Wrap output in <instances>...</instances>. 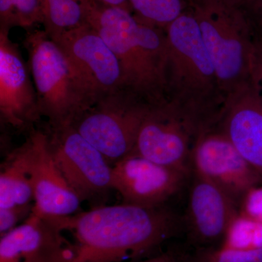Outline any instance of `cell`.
Listing matches in <instances>:
<instances>
[{
  "mask_svg": "<svg viewBox=\"0 0 262 262\" xmlns=\"http://www.w3.org/2000/svg\"><path fill=\"white\" fill-rule=\"evenodd\" d=\"M193 262H262V248L237 250L223 247L201 248Z\"/></svg>",
  "mask_w": 262,
  "mask_h": 262,
  "instance_id": "44dd1931",
  "label": "cell"
},
{
  "mask_svg": "<svg viewBox=\"0 0 262 262\" xmlns=\"http://www.w3.org/2000/svg\"><path fill=\"white\" fill-rule=\"evenodd\" d=\"M220 246L237 250L262 248V222L239 212L229 226Z\"/></svg>",
  "mask_w": 262,
  "mask_h": 262,
  "instance_id": "ffe728a7",
  "label": "cell"
},
{
  "mask_svg": "<svg viewBox=\"0 0 262 262\" xmlns=\"http://www.w3.org/2000/svg\"><path fill=\"white\" fill-rule=\"evenodd\" d=\"M190 168L191 173L213 183L238 207L248 191L262 184L257 172L215 126L196 136L191 154Z\"/></svg>",
  "mask_w": 262,
  "mask_h": 262,
  "instance_id": "9c48e42d",
  "label": "cell"
},
{
  "mask_svg": "<svg viewBox=\"0 0 262 262\" xmlns=\"http://www.w3.org/2000/svg\"><path fill=\"white\" fill-rule=\"evenodd\" d=\"M239 212L241 214L262 222V186L250 189L239 203Z\"/></svg>",
  "mask_w": 262,
  "mask_h": 262,
  "instance_id": "cb8c5ba5",
  "label": "cell"
},
{
  "mask_svg": "<svg viewBox=\"0 0 262 262\" xmlns=\"http://www.w3.org/2000/svg\"><path fill=\"white\" fill-rule=\"evenodd\" d=\"M215 127L262 178V98L254 79L227 96Z\"/></svg>",
  "mask_w": 262,
  "mask_h": 262,
  "instance_id": "5bb4252c",
  "label": "cell"
},
{
  "mask_svg": "<svg viewBox=\"0 0 262 262\" xmlns=\"http://www.w3.org/2000/svg\"><path fill=\"white\" fill-rule=\"evenodd\" d=\"M168 55L165 104L195 127L215 126L227 96L189 8L165 29Z\"/></svg>",
  "mask_w": 262,
  "mask_h": 262,
  "instance_id": "7a4b0ae2",
  "label": "cell"
},
{
  "mask_svg": "<svg viewBox=\"0 0 262 262\" xmlns=\"http://www.w3.org/2000/svg\"><path fill=\"white\" fill-rule=\"evenodd\" d=\"M75 239V262H121L149 254L173 235L177 222L164 206L122 203L53 218Z\"/></svg>",
  "mask_w": 262,
  "mask_h": 262,
  "instance_id": "6da1fadb",
  "label": "cell"
},
{
  "mask_svg": "<svg viewBox=\"0 0 262 262\" xmlns=\"http://www.w3.org/2000/svg\"><path fill=\"white\" fill-rule=\"evenodd\" d=\"M27 140L34 194L33 213L49 218H61L78 213L82 201L53 159L46 131L31 130Z\"/></svg>",
  "mask_w": 262,
  "mask_h": 262,
  "instance_id": "4fadbf2b",
  "label": "cell"
},
{
  "mask_svg": "<svg viewBox=\"0 0 262 262\" xmlns=\"http://www.w3.org/2000/svg\"><path fill=\"white\" fill-rule=\"evenodd\" d=\"M9 32L0 28V116L2 123L24 130L42 116L29 66Z\"/></svg>",
  "mask_w": 262,
  "mask_h": 262,
  "instance_id": "8fae6325",
  "label": "cell"
},
{
  "mask_svg": "<svg viewBox=\"0 0 262 262\" xmlns=\"http://www.w3.org/2000/svg\"><path fill=\"white\" fill-rule=\"evenodd\" d=\"M222 1L229 6L248 12L252 5L253 0H222Z\"/></svg>",
  "mask_w": 262,
  "mask_h": 262,
  "instance_id": "4316f807",
  "label": "cell"
},
{
  "mask_svg": "<svg viewBox=\"0 0 262 262\" xmlns=\"http://www.w3.org/2000/svg\"><path fill=\"white\" fill-rule=\"evenodd\" d=\"M247 13L254 27L258 42L262 47V0H253Z\"/></svg>",
  "mask_w": 262,
  "mask_h": 262,
  "instance_id": "d4e9b609",
  "label": "cell"
},
{
  "mask_svg": "<svg viewBox=\"0 0 262 262\" xmlns=\"http://www.w3.org/2000/svg\"><path fill=\"white\" fill-rule=\"evenodd\" d=\"M40 1H41V0H40Z\"/></svg>",
  "mask_w": 262,
  "mask_h": 262,
  "instance_id": "f546056e",
  "label": "cell"
},
{
  "mask_svg": "<svg viewBox=\"0 0 262 262\" xmlns=\"http://www.w3.org/2000/svg\"><path fill=\"white\" fill-rule=\"evenodd\" d=\"M34 204L20 205L10 208H0V233H8L17 227L23 219H27L32 212Z\"/></svg>",
  "mask_w": 262,
  "mask_h": 262,
  "instance_id": "603a6c76",
  "label": "cell"
},
{
  "mask_svg": "<svg viewBox=\"0 0 262 262\" xmlns=\"http://www.w3.org/2000/svg\"><path fill=\"white\" fill-rule=\"evenodd\" d=\"M253 78L257 83L258 91L262 98V47L258 44L256 63L253 71Z\"/></svg>",
  "mask_w": 262,
  "mask_h": 262,
  "instance_id": "484cf974",
  "label": "cell"
},
{
  "mask_svg": "<svg viewBox=\"0 0 262 262\" xmlns=\"http://www.w3.org/2000/svg\"><path fill=\"white\" fill-rule=\"evenodd\" d=\"M46 133L53 159L81 201L102 203L113 189V166L72 125Z\"/></svg>",
  "mask_w": 262,
  "mask_h": 262,
  "instance_id": "52a82bcc",
  "label": "cell"
},
{
  "mask_svg": "<svg viewBox=\"0 0 262 262\" xmlns=\"http://www.w3.org/2000/svg\"><path fill=\"white\" fill-rule=\"evenodd\" d=\"M84 21L102 37L121 68L124 90L151 106L165 103L168 48L165 29L139 21L130 10L80 0Z\"/></svg>",
  "mask_w": 262,
  "mask_h": 262,
  "instance_id": "3957f363",
  "label": "cell"
},
{
  "mask_svg": "<svg viewBox=\"0 0 262 262\" xmlns=\"http://www.w3.org/2000/svg\"><path fill=\"white\" fill-rule=\"evenodd\" d=\"M34 201L29 171L28 140L8 154L0 170V208L27 205Z\"/></svg>",
  "mask_w": 262,
  "mask_h": 262,
  "instance_id": "e0dca14e",
  "label": "cell"
},
{
  "mask_svg": "<svg viewBox=\"0 0 262 262\" xmlns=\"http://www.w3.org/2000/svg\"><path fill=\"white\" fill-rule=\"evenodd\" d=\"M151 106L123 89L98 100L71 125L113 166L134 149Z\"/></svg>",
  "mask_w": 262,
  "mask_h": 262,
  "instance_id": "8992f818",
  "label": "cell"
},
{
  "mask_svg": "<svg viewBox=\"0 0 262 262\" xmlns=\"http://www.w3.org/2000/svg\"><path fill=\"white\" fill-rule=\"evenodd\" d=\"M41 116L48 127L71 125L94 104L58 45L45 30L29 29L24 39Z\"/></svg>",
  "mask_w": 262,
  "mask_h": 262,
  "instance_id": "5b68a950",
  "label": "cell"
},
{
  "mask_svg": "<svg viewBox=\"0 0 262 262\" xmlns=\"http://www.w3.org/2000/svg\"><path fill=\"white\" fill-rule=\"evenodd\" d=\"M43 24L40 0H0V28L32 29Z\"/></svg>",
  "mask_w": 262,
  "mask_h": 262,
  "instance_id": "d6986e66",
  "label": "cell"
},
{
  "mask_svg": "<svg viewBox=\"0 0 262 262\" xmlns=\"http://www.w3.org/2000/svg\"><path fill=\"white\" fill-rule=\"evenodd\" d=\"M198 130L168 105L152 106L141 123L130 154L189 175Z\"/></svg>",
  "mask_w": 262,
  "mask_h": 262,
  "instance_id": "30bf717a",
  "label": "cell"
},
{
  "mask_svg": "<svg viewBox=\"0 0 262 262\" xmlns=\"http://www.w3.org/2000/svg\"><path fill=\"white\" fill-rule=\"evenodd\" d=\"M225 96L253 79L258 41L247 12L222 0H189Z\"/></svg>",
  "mask_w": 262,
  "mask_h": 262,
  "instance_id": "277c9868",
  "label": "cell"
},
{
  "mask_svg": "<svg viewBox=\"0 0 262 262\" xmlns=\"http://www.w3.org/2000/svg\"><path fill=\"white\" fill-rule=\"evenodd\" d=\"M141 262H179L173 255L170 253H162L154 257L148 258Z\"/></svg>",
  "mask_w": 262,
  "mask_h": 262,
  "instance_id": "f1b7e54d",
  "label": "cell"
},
{
  "mask_svg": "<svg viewBox=\"0 0 262 262\" xmlns=\"http://www.w3.org/2000/svg\"><path fill=\"white\" fill-rule=\"evenodd\" d=\"M96 1L102 3V4L110 5V6L119 7V8H124V9L131 11L129 0H96Z\"/></svg>",
  "mask_w": 262,
  "mask_h": 262,
  "instance_id": "83f0119b",
  "label": "cell"
},
{
  "mask_svg": "<svg viewBox=\"0 0 262 262\" xmlns=\"http://www.w3.org/2000/svg\"><path fill=\"white\" fill-rule=\"evenodd\" d=\"M187 174L130 154L113 167V189L122 203L155 208L164 206L182 187Z\"/></svg>",
  "mask_w": 262,
  "mask_h": 262,
  "instance_id": "7c38bea8",
  "label": "cell"
},
{
  "mask_svg": "<svg viewBox=\"0 0 262 262\" xmlns=\"http://www.w3.org/2000/svg\"><path fill=\"white\" fill-rule=\"evenodd\" d=\"M22 238V225L1 236L0 262H21Z\"/></svg>",
  "mask_w": 262,
  "mask_h": 262,
  "instance_id": "7402d4cb",
  "label": "cell"
},
{
  "mask_svg": "<svg viewBox=\"0 0 262 262\" xmlns=\"http://www.w3.org/2000/svg\"><path fill=\"white\" fill-rule=\"evenodd\" d=\"M22 227L21 262H75L74 244L53 219L32 212Z\"/></svg>",
  "mask_w": 262,
  "mask_h": 262,
  "instance_id": "2e32d148",
  "label": "cell"
},
{
  "mask_svg": "<svg viewBox=\"0 0 262 262\" xmlns=\"http://www.w3.org/2000/svg\"><path fill=\"white\" fill-rule=\"evenodd\" d=\"M188 196L187 224L189 235L203 248L222 243L239 207L225 192L203 177L192 173Z\"/></svg>",
  "mask_w": 262,
  "mask_h": 262,
  "instance_id": "9a60e30c",
  "label": "cell"
},
{
  "mask_svg": "<svg viewBox=\"0 0 262 262\" xmlns=\"http://www.w3.org/2000/svg\"><path fill=\"white\" fill-rule=\"evenodd\" d=\"M189 0H129L131 12L139 21L165 29L187 10Z\"/></svg>",
  "mask_w": 262,
  "mask_h": 262,
  "instance_id": "ac0fdd59",
  "label": "cell"
},
{
  "mask_svg": "<svg viewBox=\"0 0 262 262\" xmlns=\"http://www.w3.org/2000/svg\"><path fill=\"white\" fill-rule=\"evenodd\" d=\"M51 39L64 53L77 78L95 103L124 89L121 68L116 56L89 24L84 22Z\"/></svg>",
  "mask_w": 262,
  "mask_h": 262,
  "instance_id": "ba28073f",
  "label": "cell"
}]
</instances>
